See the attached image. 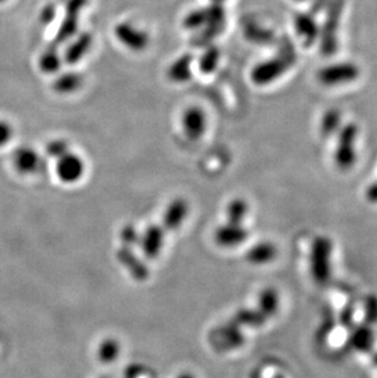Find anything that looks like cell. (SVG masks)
Wrapping results in <instances>:
<instances>
[{
	"mask_svg": "<svg viewBox=\"0 0 377 378\" xmlns=\"http://www.w3.org/2000/svg\"><path fill=\"white\" fill-rule=\"evenodd\" d=\"M295 60L296 51H294V47L288 38H285L283 43L279 47L278 56L266 62L260 63L253 67L251 79L258 86L271 83L288 72Z\"/></svg>",
	"mask_w": 377,
	"mask_h": 378,
	"instance_id": "cell-1",
	"label": "cell"
},
{
	"mask_svg": "<svg viewBox=\"0 0 377 378\" xmlns=\"http://www.w3.org/2000/svg\"><path fill=\"white\" fill-rule=\"evenodd\" d=\"M346 8V0H331L326 6V17L324 25L320 27L321 53L331 56L338 51V30L342 15Z\"/></svg>",
	"mask_w": 377,
	"mask_h": 378,
	"instance_id": "cell-2",
	"label": "cell"
},
{
	"mask_svg": "<svg viewBox=\"0 0 377 378\" xmlns=\"http://www.w3.org/2000/svg\"><path fill=\"white\" fill-rule=\"evenodd\" d=\"M332 241L327 236H317L310 251V272L315 283L324 286L331 278Z\"/></svg>",
	"mask_w": 377,
	"mask_h": 378,
	"instance_id": "cell-3",
	"label": "cell"
},
{
	"mask_svg": "<svg viewBox=\"0 0 377 378\" xmlns=\"http://www.w3.org/2000/svg\"><path fill=\"white\" fill-rule=\"evenodd\" d=\"M358 138V126L355 124H346L340 130L337 142L335 161L337 167L342 170H349L357 162L355 143Z\"/></svg>",
	"mask_w": 377,
	"mask_h": 378,
	"instance_id": "cell-4",
	"label": "cell"
},
{
	"mask_svg": "<svg viewBox=\"0 0 377 378\" xmlns=\"http://www.w3.org/2000/svg\"><path fill=\"white\" fill-rule=\"evenodd\" d=\"M167 234L165 227L160 224H151L144 231H140L137 246L142 256L150 261L158 258L166 245Z\"/></svg>",
	"mask_w": 377,
	"mask_h": 378,
	"instance_id": "cell-5",
	"label": "cell"
},
{
	"mask_svg": "<svg viewBox=\"0 0 377 378\" xmlns=\"http://www.w3.org/2000/svg\"><path fill=\"white\" fill-rule=\"evenodd\" d=\"M360 74L359 67L353 63L343 62L322 67L317 77L325 86L333 87L357 80Z\"/></svg>",
	"mask_w": 377,
	"mask_h": 378,
	"instance_id": "cell-6",
	"label": "cell"
},
{
	"mask_svg": "<svg viewBox=\"0 0 377 378\" xmlns=\"http://www.w3.org/2000/svg\"><path fill=\"white\" fill-rule=\"evenodd\" d=\"M86 172V163L83 157L69 151L57 159L56 174L62 184L73 185L83 179Z\"/></svg>",
	"mask_w": 377,
	"mask_h": 378,
	"instance_id": "cell-7",
	"label": "cell"
},
{
	"mask_svg": "<svg viewBox=\"0 0 377 378\" xmlns=\"http://www.w3.org/2000/svg\"><path fill=\"white\" fill-rule=\"evenodd\" d=\"M249 238V230L244 227L243 223H235L226 220L219 225L213 233V239L216 245L222 249H234L243 245Z\"/></svg>",
	"mask_w": 377,
	"mask_h": 378,
	"instance_id": "cell-8",
	"label": "cell"
},
{
	"mask_svg": "<svg viewBox=\"0 0 377 378\" xmlns=\"http://www.w3.org/2000/svg\"><path fill=\"white\" fill-rule=\"evenodd\" d=\"M117 40L130 51H144L150 43V37L144 30L133 25L131 22H122L114 30Z\"/></svg>",
	"mask_w": 377,
	"mask_h": 378,
	"instance_id": "cell-9",
	"label": "cell"
},
{
	"mask_svg": "<svg viewBox=\"0 0 377 378\" xmlns=\"http://www.w3.org/2000/svg\"><path fill=\"white\" fill-rule=\"evenodd\" d=\"M181 128L186 138L196 141L203 136L207 129L206 113L201 107L186 108L181 115Z\"/></svg>",
	"mask_w": 377,
	"mask_h": 378,
	"instance_id": "cell-10",
	"label": "cell"
},
{
	"mask_svg": "<svg viewBox=\"0 0 377 378\" xmlns=\"http://www.w3.org/2000/svg\"><path fill=\"white\" fill-rule=\"evenodd\" d=\"M190 213V205L186 199L178 197L167 205L162 218V225L168 233L181 229Z\"/></svg>",
	"mask_w": 377,
	"mask_h": 378,
	"instance_id": "cell-11",
	"label": "cell"
},
{
	"mask_svg": "<svg viewBox=\"0 0 377 378\" xmlns=\"http://www.w3.org/2000/svg\"><path fill=\"white\" fill-rule=\"evenodd\" d=\"M294 30L304 46L311 47L319 41L320 27L310 13H299L295 15Z\"/></svg>",
	"mask_w": 377,
	"mask_h": 378,
	"instance_id": "cell-12",
	"label": "cell"
},
{
	"mask_svg": "<svg viewBox=\"0 0 377 378\" xmlns=\"http://www.w3.org/2000/svg\"><path fill=\"white\" fill-rule=\"evenodd\" d=\"M12 164L17 173L22 175H32L37 173L41 167V157L37 154L36 149L28 146H24L14 152Z\"/></svg>",
	"mask_w": 377,
	"mask_h": 378,
	"instance_id": "cell-13",
	"label": "cell"
},
{
	"mask_svg": "<svg viewBox=\"0 0 377 378\" xmlns=\"http://www.w3.org/2000/svg\"><path fill=\"white\" fill-rule=\"evenodd\" d=\"M374 343H375V336L370 324L362 323L360 326L353 328L346 344L355 352L369 353L374 347Z\"/></svg>",
	"mask_w": 377,
	"mask_h": 378,
	"instance_id": "cell-14",
	"label": "cell"
},
{
	"mask_svg": "<svg viewBox=\"0 0 377 378\" xmlns=\"http://www.w3.org/2000/svg\"><path fill=\"white\" fill-rule=\"evenodd\" d=\"M277 247L269 241H261L249 249L245 258L250 265L264 266L271 263L277 257Z\"/></svg>",
	"mask_w": 377,
	"mask_h": 378,
	"instance_id": "cell-15",
	"label": "cell"
},
{
	"mask_svg": "<svg viewBox=\"0 0 377 378\" xmlns=\"http://www.w3.org/2000/svg\"><path fill=\"white\" fill-rule=\"evenodd\" d=\"M267 320H269V317L266 316L258 307V309H243V310H239L232 320L226 324L240 331L238 328L240 324L248 326V327L258 328L264 326L265 323L267 322Z\"/></svg>",
	"mask_w": 377,
	"mask_h": 378,
	"instance_id": "cell-16",
	"label": "cell"
},
{
	"mask_svg": "<svg viewBox=\"0 0 377 378\" xmlns=\"http://www.w3.org/2000/svg\"><path fill=\"white\" fill-rule=\"evenodd\" d=\"M122 354V344L118 339L115 338H107L103 339V342L99 343V349H97V358L102 363H115L119 359Z\"/></svg>",
	"mask_w": 377,
	"mask_h": 378,
	"instance_id": "cell-17",
	"label": "cell"
},
{
	"mask_svg": "<svg viewBox=\"0 0 377 378\" xmlns=\"http://www.w3.org/2000/svg\"><path fill=\"white\" fill-rule=\"evenodd\" d=\"M192 56H183L171 64L168 76L173 81L185 82L192 77Z\"/></svg>",
	"mask_w": 377,
	"mask_h": 378,
	"instance_id": "cell-18",
	"label": "cell"
},
{
	"mask_svg": "<svg viewBox=\"0 0 377 378\" xmlns=\"http://www.w3.org/2000/svg\"><path fill=\"white\" fill-rule=\"evenodd\" d=\"M92 43V37L87 33H83L78 37V41L74 42L72 46L65 51V60L70 64H75L83 59V56L87 53Z\"/></svg>",
	"mask_w": 377,
	"mask_h": 378,
	"instance_id": "cell-19",
	"label": "cell"
},
{
	"mask_svg": "<svg viewBox=\"0 0 377 378\" xmlns=\"http://www.w3.org/2000/svg\"><path fill=\"white\" fill-rule=\"evenodd\" d=\"M258 309L264 312L266 316L274 317L279 309V295L272 288L262 290L258 297Z\"/></svg>",
	"mask_w": 377,
	"mask_h": 378,
	"instance_id": "cell-20",
	"label": "cell"
},
{
	"mask_svg": "<svg viewBox=\"0 0 377 378\" xmlns=\"http://www.w3.org/2000/svg\"><path fill=\"white\" fill-rule=\"evenodd\" d=\"M83 85V76L78 72H67L58 77L54 88L59 93L75 92Z\"/></svg>",
	"mask_w": 377,
	"mask_h": 378,
	"instance_id": "cell-21",
	"label": "cell"
},
{
	"mask_svg": "<svg viewBox=\"0 0 377 378\" xmlns=\"http://www.w3.org/2000/svg\"><path fill=\"white\" fill-rule=\"evenodd\" d=\"M342 117L341 113L338 109H330L322 115L321 119L320 129L321 133L328 138L333 133L340 131L341 128Z\"/></svg>",
	"mask_w": 377,
	"mask_h": 378,
	"instance_id": "cell-22",
	"label": "cell"
},
{
	"mask_svg": "<svg viewBox=\"0 0 377 378\" xmlns=\"http://www.w3.org/2000/svg\"><path fill=\"white\" fill-rule=\"evenodd\" d=\"M249 204L243 199H234L228 204L226 208V217L229 222L244 223L249 215Z\"/></svg>",
	"mask_w": 377,
	"mask_h": 378,
	"instance_id": "cell-23",
	"label": "cell"
},
{
	"mask_svg": "<svg viewBox=\"0 0 377 378\" xmlns=\"http://www.w3.org/2000/svg\"><path fill=\"white\" fill-rule=\"evenodd\" d=\"M62 60H60V56H58V53L53 49H48L42 54L40 58V69L42 72H47V74H53V72H57L60 67Z\"/></svg>",
	"mask_w": 377,
	"mask_h": 378,
	"instance_id": "cell-24",
	"label": "cell"
},
{
	"mask_svg": "<svg viewBox=\"0 0 377 378\" xmlns=\"http://www.w3.org/2000/svg\"><path fill=\"white\" fill-rule=\"evenodd\" d=\"M219 58H221V54H219V51L217 48H213V47H210L205 53L203 56H201L200 59V69H201L202 72H212L216 67H217L218 63H219Z\"/></svg>",
	"mask_w": 377,
	"mask_h": 378,
	"instance_id": "cell-25",
	"label": "cell"
},
{
	"mask_svg": "<svg viewBox=\"0 0 377 378\" xmlns=\"http://www.w3.org/2000/svg\"><path fill=\"white\" fill-rule=\"evenodd\" d=\"M205 24H206L205 9H199V10H194L192 13H189L186 15L185 21H184V25H185L186 28H192V30L201 28L202 26H205Z\"/></svg>",
	"mask_w": 377,
	"mask_h": 378,
	"instance_id": "cell-26",
	"label": "cell"
},
{
	"mask_svg": "<svg viewBox=\"0 0 377 378\" xmlns=\"http://www.w3.org/2000/svg\"><path fill=\"white\" fill-rule=\"evenodd\" d=\"M69 151H70V147H69V143L65 140H54L52 142L47 145V154L49 157L56 159V161L60 158L64 154H67Z\"/></svg>",
	"mask_w": 377,
	"mask_h": 378,
	"instance_id": "cell-27",
	"label": "cell"
},
{
	"mask_svg": "<svg viewBox=\"0 0 377 378\" xmlns=\"http://www.w3.org/2000/svg\"><path fill=\"white\" fill-rule=\"evenodd\" d=\"M365 323L375 324L377 323V297L370 295L365 302Z\"/></svg>",
	"mask_w": 377,
	"mask_h": 378,
	"instance_id": "cell-28",
	"label": "cell"
},
{
	"mask_svg": "<svg viewBox=\"0 0 377 378\" xmlns=\"http://www.w3.org/2000/svg\"><path fill=\"white\" fill-rule=\"evenodd\" d=\"M12 135H14V130L11 128L10 124L6 123L4 120H0V147L10 142Z\"/></svg>",
	"mask_w": 377,
	"mask_h": 378,
	"instance_id": "cell-29",
	"label": "cell"
},
{
	"mask_svg": "<svg viewBox=\"0 0 377 378\" xmlns=\"http://www.w3.org/2000/svg\"><path fill=\"white\" fill-rule=\"evenodd\" d=\"M340 322L342 326H344L346 328L353 327V322H354V307L351 304H348L343 311H342L341 317H340Z\"/></svg>",
	"mask_w": 377,
	"mask_h": 378,
	"instance_id": "cell-30",
	"label": "cell"
},
{
	"mask_svg": "<svg viewBox=\"0 0 377 378\" xmlns=\"http://www.w3.org/2000/svg\"><path fill=\"white\" fill-rule=\"evenodd\" d=\"M331 0H311L310 14L311 15H317L319 13L325 10L326 6Z\"/></svg>",
	"mask_w": 377,
	"mask_h": 378,
	"instance_id": "cell-31",
	"label": "cell"
},
{
	"mask_svg": "<svg viewBox=\"0 0 377 378\" xmlns=\"http://www.w3.org/2000/svg\"><path fill=\"white\" fill-rule=\"evenodd\" d=\"M56 16V9L53 6H47L41 13L42 21L43 22H52Z\"/></svg>",
	"mask_w": 377,
	"mask_h": 378,
	"instance_id": "cell-32",
	"label": "cell"
},
{
	"mask_svg": "<svg viewBox=\"0 0 377 378\" xmlns=\"http://www.w3.org/2000/svg\"><path fill=\"white\" fill-rule=\"evenodd\" d=\"M367 199L372 202V204H377V181L372 183L367 190Z\"/></svg>",
	"mask_w": 377,
	"mask_h": 378,
	"instance_id": "cell-33",
	"label": "cell"
},
{
	"mask_svg": "<svg viewBox=\"0 0 377 378\" xmlns=\"http://www.w3.org/2000/svg\"><path fill=\"white\" fill-rule=\"evenodd\" d=\"M176 378H196V377H195V376H194L192 373L183 372V373H179V375H178V376H176Z\"/></svg>",
	"mask_w": 377,
	"mask_h": 378,
	"instance_id": "cell-34",
	"label": "cell"
},
{
	"mask_svg": "<svg viewBox=\"0 0 377 378\" xmlns=\"http://www.w3.org/2000/svg\"><path fill=\"white\" fill-rule=\"evenodd\" d=\"M212 3H215V4H223L226 0H211Z\"/></svg>",
	"mask_w": 377,
	"mask_h": 378,
	"instance_id": "cell-35",
	"label": "cell"
},
{
	"mask_svg": "<svg viewBox=\"0 0 377 378\" xmlns=\"http://www.w3.org/2000/svg\"><path fill=\"white\" fill-rule=\"evenodd\" d=\"M272 378H285L282 375H276V376H274Z\"/></svg>",
	"mask_w": 377,
	"mask_h": 378,
	"instance_id": "cell-36",
	"label": "cell"
},
{
	"mask_svg": "<svg viewBox=\"0 0 377 378\" xmlns=\"http://www.w3.org/2000/svg\"><path fill=\"white\" fill-rule=\"evenodd\" d=\"M295 1H299V3H303V1H309V0H295Z\"/></svg>",
	"mask_w": 377,
	"mask_h": 378,
	"instance_id": "cell-37",
	"label": "cell"
},
{
	"mask_svg": "<svg viewBox=\"0 0 377 378\" xmlns=\"http://www.w3.org/2000/svg\"><path fill=\"white\" fill-rule=\"evenodd\" d=\"M4 1H6V0H0V3H4Z\"/></svg>",
	"mask_w": 377,
	"mask_h": 378,
	"instance_id": "cell-38",
	"label": "cell"
}]
</instances>
